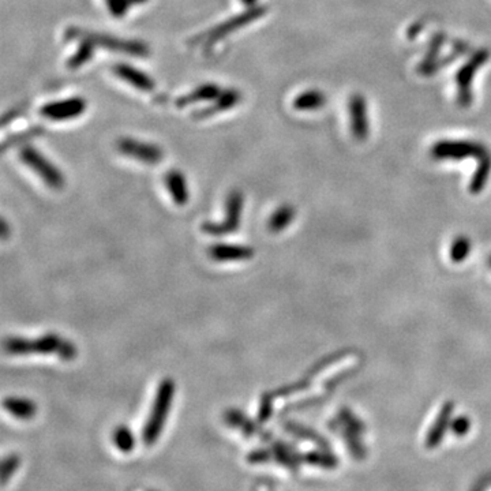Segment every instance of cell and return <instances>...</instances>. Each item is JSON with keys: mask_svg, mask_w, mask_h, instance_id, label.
<instances>
[{"mask_svg": "<svg viewBox=\"0 0 491 491\" xmlns=\"http://www.w3.org/2000/svg\"><path fill=\"white\" fill-rule=\"evenodd\" d=\"M4 351L14 357L25 355H56L64 362H70L77 357L75 346L56 333H47L37 339L8 337L4 342Z\"/></svg>", "mask_w": 491, "mask_h": 491, "instance_id": "cell-1", "label": "cell"}, {"mask_svg": "<svg viewBox=\"0 0 491 491\" xmlns=\"http://www.w3.org/2000/svg\"><path fill=\"white\" fill-rule=\"evenodd\" d=\"M176 385L171 378H164L156 392V397L146 419L143 431H142V441L146 446H152L157 442L164 424L167 422L171 404L175 396Z\"/></svg>", "mask_w": 491, "mask_h": 491, "instance_id": "cell-2", "label": "cell"}, {"mask_svg": "<svg viewBox=\"0 0 491 491\" xmlns=\"http://www.w3.org/2000/svg\"><path fill=\"white\" fill-rule=\"evenodd\" d=\"M64 38L66 40H86L91 41L95 47H100L104 49H110V51H115V52H122L130 56H135V58H146L150 52L149 47L138 40H124V38H118L110 34H103V33H97L93 30H86L82 27H75L71 26L64 32Z\"/></svg>", "mask_w": 491, "mask_h": 491, "instance_id": "cell-3", "label": "cell"}, {"mask_svg": "<svg viewBox=\"0 0 491 491\" xmlns=\"http://www.w3.org/2000/svg\"><path fill=\"white\" fill-rule=\"evenodd\" d=\"M266 12H267L266 5L250 7V8H247L246 11H243L242 14H238V15L227 19L226 22H223L221 25L215 26L209 32H205L201 36H195L193 40H190V45L202 44L205 47V51H211L217 41H221L223 38L230 36L232 32H235V30H238L241 27H245L246 25H248V23L254 22L255 19L263 16Z\"/></svg>", "mask_w": 491, "mask_h": 491, "instance_id": "cell-4", "label": "cell"}, {"mask_svg": "<svg viewBox=\"0 0 491 491\" xmlns=\"http://www.w3.org/2000/svg\"><path fill=\"white\" fill-rule=\"evenodd\" d=\"M243 204H245V198L242 191L232 190L226 201L224 220L220 223H213V221L202 223L201 226L202 232L211 237H224L235 232L242 223Z\"/></svg>", "mask_w": 491, "mask_h": 491, "instance_id": "cell-5", "label": "cell"}, {"mask_svg": "<svg viewBox=\"0 0 491 491\" xmlns=\"http://www.w3.org/2000/svg\"><path fill=\"white\" fill-rule=\"evenodd\" d=\"M19 158L52 190H62L64 187V176L60 169L53 165L45 156H43L33 146H23L19 152Z\"/></svg>", "mask_w": 491, "mask_h": 491, "instance_id": "cell-6", "label": "cell"}, {"mask_svg": "<svg viewBox=\"0 0 491 491\" xmlns=\"http://www.w3.org/2000/svg\"><path fill=\"white\" fill-rule=\"evenodd\" d=\"M489 154L485 145L472 141H441L431 147V156L435 160H463L467 157L481 160Z\"/></svg>", "mask_w": 491, "mask_h": 491, "instance_id": "cell-7", "label": "cell"}, {"mask_svg": "<svg viewBox=\"0 0 491 491\" xmlns=\"http://www.w3.org/2000/svg\"><path fill=\"white\" fill-rule=\"evenodd\" d=\"M117 149L123 156L138 160V161L149 164V165H156L164 157V153L160 146L153 145V143L141 142V141H136L132 138L118 139Z\"/></svg>", "mask_w": 491, "mask_h": 491, "instance_id": "cell-8", "label": "cell"}, {"mask_svg": "<svg viewBox=\"0 0 491 491\" xmlns=\"http://www.w3.org/2000/svg\"><path fill=\"white\" fill-rule=\"evenodd\" d=\"M85 110H86V101L82 97H71L69 100L53 101L43 106L40 114L47 119L55 122H63L81 117L85 112Z\"/></svg>", "mask_w": 491, "mask_h": 491, "instance_id": "cell-9", "label": "cell"}, {"mask_svg": "<svg viewBox=\"0 0 491 491\" xmlns=\"http://www.w3.org/2000/svg\"><path fill=\"white\" fill-rule=\"evenodd\" d=\"M224 422L232 427V429H237L239 430L246 438H259L265 442H270L273 438H272V434L266 430H263L258 423H255L254 420H251L245 412L237 409V408H231V409H227L224 412Z\"/></svg>", "mask_w": 491, "mask_h": 491, "instance_id": "cell-10", "label": "cell"}, {"mask_svg": "<svg viewBox=\"0 0 491 491\" xmlns=\"http://www.w3.org/2000/svg\"><path fill=\"white\" fill-rule=\"evenodd\" d=\"M453 409H455L453 401H446L442 405V408L440 409L435 420L433 422V424H431V427H430V430H429V433L426 435L424 445H426L427 449H434L442 442L448 429L451 427Z\"/></svg>", "mask_w": 491, "mask_h": 491, "instance_id": "cell-11", "label": "cell"}, {"mask_svg": "<svg viewBox=\"0 0 491 491\" xmlns=\"http://www.w3.org/2000/svg\"><path fill=\"white\" fill-rule=\"evenodd\" d=\"M488 60V52H478L470 63H467L457 74V85H459V97L462 106H468L471 103V82L474 80L475 71Z\"/></svg>", "mask_w": 491, "mask_h": 491, "instance_id": "cell-12", "label": "cell"}, {"mask_svg": "<svg viewBox=\"0 0 491 491\" xmlns=\"http://www.w3.org/2000/svg\"><path fill=\"white\" fill-rule=\"evenodd\" d=\"M241 100H242V93L239 91H237V89L223 91L221 95L217 99L213 100L212 106L193 112L191 118L197 119V121H201V119H205V118L215 117V115H217L220 112H224L227 110L234 108L235 106H238L241 103Z\"/></svg>", "mask_w": 491, "mask_h": 491, "instance_id": "cell-13", "label": "cell"}, {"mask_svg": "<svg viewBox=\"0 0 491 491\" xmlns=\"http://www.w3.org/2000/svg\"><path fill=\"white\" fill-rule=\"evenodd\" d=\"M208 254L216 262L247 261L254 256V248L245 245L216 243L208 248Z\"/></svg>", "mask_w": 491, "mask_h": 491, "instance_id": "cell-14", "label": "cell"}, {"mask_svg": "<svg viewBox=\"0 0 491 491\" xmlns=\"http://www.w3.org/2000/svg\"><path fill=\"white\" fill-rule=\"evenodd\" d=\"M112 71L117 77H119L127 84L132 85L135 89L142 92H153L156 88V82L143 71L125 64V63H117L112 66Z\"/></svg>", "mask_w": 491, "mask_h": 491, "instance_id": "cell-15", "label": "cell"}, {"mask_svg": "<svg viewBox=\"0 0 491 491\" xmlns=\"http://www.w3.org/2000/svg\"><path fill=\"white\" fill-rule=\"evenodd\" d=\"M348 108L351 115V128L354 136L359 141L366 139L368 135V107L363 96L359 95L352 96Z\"/></svg>", "mask_w": 491, "mask_h": 491, "instance_id": "cell-16", "label": "cell"}, {"mask_svg": "<svg viewBox=\"0 0 491 491\" xmlns=\"http://www.w3.org/2000/svg\"><path fill=\"white\" fill-rule=\"evenodd\" d=\"M165 187L178 206H184L190 200V191L184 175L179 169H171L164 176Z\"/></svg>", "mask_w": 491, "mask_h": 491, "instance_id": "cell-17", "label": "cell"}, {"mask_svg": "<svg viewBox=\"0 0 491 491\" xmlns=\"http://www.w3.org/2000/svg\"><path fill=\"white\" fill-rule=\"evenodd\" d=\"M221 92H223L221 88L216 84H204V85L195 88L189 95H184V96H180L179 99H176L175 106L178 108H184V107L195 104V103L211 101V100L217 99L221 95Z\"/></svg>", "mask_w": 491, "mask_h": 491, "instance_id": "cell-18", "label": "cell"}, {"mask_svg": "<svg viewBox=\"0 0 491 491\" xmlns=\"http://www.w3.org/2000/svg\"><path fill=\"white\" fill-rule=\"evenodd\" d=\"M4 409L19 420H30L37 414V404L26 397H7L3 401Z\"/></svg>", "mask_w": 491, "mask_h": 491, "instance_id": "cell-19", "label": "cell"}, {"mask_svg": "<svg viewBox=\"0 0 491 491\" xmlns=\"http://www.w3.org/2000/svg\"><path fill=\"white\" fill-rule=\"evenodd\" d=\"M283 429L288 434H291V435H294V437H296L299 440L313 442V444L318 445L321 449L329 451V446H331L329 442L320 433L313 430L311 427H307V426H304L302 423H298V422H294V420H285L283 423Z\"/></svg>", "mask_w": 491, "mask_h": 491, "instance_id": "cell-20", "label": "cell"}, {"mask_svg": "<svg viewBox=\"0 0 491 491\" xmlns=\"http://www.w3.org/2000/svg\"><path fill=\"white\" fill-rule=\"evenodd\" d=\"M270 449H272L274 462H277L278 464H281L283 467L288 468L292 472L299 470V464H300L302 459L291 445H288L283 441H273Z\"/></svg>", "mask_w": 491, "mask_h": 491, "instance_id": "cell-21", "label": "cell"}, {"mask_svg": "<svg viewBox=\"0 0 491 491\" xmlns=\"http://www.w3.org/2000/svg\"><path fill=\"white\" fill-rule=\"evenodd\" d=\"M296 216V209L289 205V204H284L280 205L269 217L267 220V230L272 234H280L283 232L295 219Z\"/></svg>", "mask_w": 491, "mask_h": 491, "instance_id": "cell-22", "label": "cell"}, {"mask_svg": "<svg viewBox=\"0 0 491 491\" xmlns=\"http://www.w3.org/2000/svg\"><path fill=\"white\" fill-rule=\"evenodd\" d=\"M331 424H332L331 427H332L333 430L339 431V433L343 435V440L346 441V444H347V446H348V451H351L352 456L357 457L358 460H362V459L365 457L366 452H365V448H363V445H362V442H361V437H358L359 433L351 430L350 427H347L346 424H343V423L339 422L337 419H336V422H332Z\"/></svg>", "mask_w": 491, "mask_h": 491, "instance_id": "cell-23", "label": "cell"}, {"mask_svg": "<svg viewBox=\"0 0 491 491\" xmlns=\"http://www.w3.org/2000/svg\"><path fill=\"white\" fill-rule=\"evenodd\" d=\"M326 103V97L320 91H307L300 93L294 100V107L298 111H315L324 107Z\"/></svg>", "mask_w": 491, "mask_h": 491, "instance_id": "cell-24", "label": "cell"}, {"mask_svg": "<svg viewBox=\"0 0 491 491\" xmlns=\"http://www.w3.org/2000/svg\"><path fill=\"white\" fill-rule=\"evenodd\" d=\"M491 173V154H486L485 157H482L479 160V165L470 182V187L468 190L471 191V194H479L481 191H483L489 176Z\"/></svg>", "mask_w": 491, "mask_h": 491, "instance_id": "cell-25", "label": "cell"}, {"mask_svg": "<svg viewBox=\"0 0 491 491\" xmlns=\"http://www.w3.org/2000/svg\"><path fill=\"white\" fill-rule=\"evenodd\" d=\"M303 462H306L310 466L314 467H320V468H325V470H333L339 466V460L336 459V456H333L329 451L324 449V451H314V452H309L303 456L302 459Z\"/></svg>", "mask_w": 491, "mask_h": 491, "instance_id": "cell-26", "label": "cell"}, {"mask_svg": "<svg viewBox=\"0 0 491 491\" xmlns=\"http://www.w3.org/2000/svg\"><path fill=\"white\" fill-rule=\"evenodd\" d=\"M95 45L91 41L82 40L78 49L74 52V55L67 60V67L70 70H77L82 67L85 63L91 62L95 55Z\"/></svg>", "mask_w": 491, "mask_h": 491, "instance_id": "cell-27", "label": "cell"}, {"mask_svg": "<svg viewBox=\"0 0 491 491\" xmlns=\"http://www.w3.org/2000/svg\"><path fill=\"white\" fill-rule=\"evenodd\" d=\"M114 444L117 446L118 451H121L122 453H130L134 451L135 448V437L134 433L131 431L130 427H127L125 424L118 426L114 431L112 435Z\"/></svg>", "mask_w": 491, "mask_h": 491, "instance_id": "cell-28", "label": "cell"}, {"mask_svg": "<svg viewBox=\"0 0 491 491\" xmlns=\"http://www.w3.org/2000/svg\"><path fill=\"white\" fill-rule=\"evenodd\" d=\"M471 248H472V243L467 237L460 235V237L455 238L453 243L451 245V251H449V256H451L452 262L462 263L463 261H466L468 258V255L471 254Z\"/></svg>", "mask_w": 491, "mask_h": 491, "instance_id": "cell-29", "label": "cell"}, {"mask_svg": "<svg viewBox=\"0 0 491 491\" xmlns=\"http://www.w3.org/2000/svg\"><path fill=\"white\" fill-rule=\"evenodd\" d=\"M44 128L43 127H32V128H27L26 131L23 132H19V134H15V135H11L10 138H7L3 145H1V152L4 153L8 147H14V146H18V145H22V143H26L29 142L30 139L36 138V136H40L44 134Z\"/></svg>", "mask_w": 491, "mask_h": 491, "instance_id": "cell-30", "label": "cell"}, {"mask_svg": "<svg viewBox=\"0 0 491 491\" xmlns=\"http://www.w3.org/2000/svg\"><path fill=\"white\" fill-rule=\"evenodd\" d=\"M274 398H276L274 392H266L261 396L259 405H258V422L259 423H265L272 418L273 408H274Z\"/></svg>", "mask_w": 491, "mask_h": 491, "instance_id": "cell-31", "label": "cell"}, {"mask_svg": "<svg viewBox=\"0 0 491 491\" xmlns=\"http://www.w3.org/2000/svg\"><path fill=\"white\" fill-rule=\"evenodd\" d=\"M21 459L18 455H7L1 462V485H7V482L14 477L16 470L19 468Z\"/></svg>", "mask_w": 491, "mask_h": 491, "instance_id": "cell-32", "label": "cell"}, {"mask_svg": "<svg viewBox=\"0 0 491 491\" xmlns=\"http://www.w3.org/2000/svg\"><path fill=\"white\" fill-rule=\"evenodd\" d=\"M337 420L342 422L343 424H346L347 427H350L351 430L359 433V434H362V433L366 430L363 422H362L359 418H357V416H355L350 409H347V408H343V409L339 412Z\"/></svg>", "mask_w": 491, "mask_h": 491, "instance_id": "cell-33", "label": "cell"}, {"mask_svg": "<svg viewBox=\"0 0 491 491\" xmlns=\"http://www.w3.org/2000/svg\"><path fill=\"white\" fill-rule=\"evenodd\" d=\"M272 460H273V455L270 448H258L247 455V463L250 464H263Z\"/></svg>", "mask_w": 491, "mask_h": 491, "instance_id": "cell-34", "label": "cell"}, {"mask_svg": "<svg viewBox=\"0 0 491 491\" xmlns=\"http://www.w3.org/2000/svg\"><path fill=\"white\" fill-rule=\"evenodd\" d=\"M310 387V382L309 379H302L299 382H295L292 385H287V386H281L280 389H277L274 392L276 397H285V396H292L295 393H299V392H303L306 389Z\"/></svg>", "mask_w": 491, "mask_h": 491, "instance_id": "cell-35", "label": "cell"}, {"mask_svg": "<svg viewBox=\"0 0 491 491\" xmlns=\"http://www.w3.org/2000/svg\"><path fill=\"white\" fill-rule=\"evenodd\" d=\"M451 430L455 435L459 437H464L468 434V431L471 430V419L466 415H462L456 419H452L451 422Z\"/></svg>", "mask_w": 491, "mask_h": 491, "instance_id": "cell-36", "label": "cell"}, {"mask_svg": "<svg viewBox=\"0 0 491 491\" xmlns=\"http://www.w3.org/2000/svg\"><path fill=\"white\" fill-rule=\"evenodd\" d=\"M104 1L108 7L111 15L115 18H123L127 14L128 8L131 7L128 4V0H104Z\"/></svg>", "mask_w": 491, "mask_h": 491, "instance_id": "cell-37", "label": "cell"}, {"mask_svg": "<svg viewBox=\"0 0 491 491\" xmlns=\"http://www.w3.org/2000/svg\"><path fill=\"white\" fill-rule=\"evenodd\" d=\"M8 232H10V230H8V224H7L5 219H3V220H1V238H3L4 241L7 239Z\"/></svg>", "mask_w": 491, "mask_h": 491, "instance_id": "cell-38", "label": "cell"}, {"mask_svg": "<svg viewBox=\"0 0 491 491\" xmlns=\"http://www.w3.org/2000/svg\"><path fill=\"white\" fill-rule=\"evenodd\" d=\"M241 1L243 3L245 7L250 8V7H254V5H255V1H256V0H241Z\"/></svg>", "mask_w": 491, "mask_h": 491, "instance_id": "cell-39", "label": "cell"}, {"mask_svg": "<svg viewBox=\"0 0 491 491\" xmlns=\"http://www.w3.org/2000/svg\"><path fill=\"white\" fill-rule=\"evenodd\" d=\"M147 0H128V4L132 7V5H138V4H143L146 3Z\"/></svg>", "mask_w": 491, "mask_h": 491, "instance_id": "cell-40", "label": "cell"}, {"mask_svg": "<svg viewBox=\"0 0 491 491\" xmlns=\"http://www.w3.org/2000/svg\"><path fill=\"white\" fill-rule=\"evenodd\" d=\"M488 265H489V267H491V255L488 258Z\"/></svg>", "mask_w": 491, "mask_h": 491, "instance_id": "cell-41", "label": "cell"}]
</instances>
